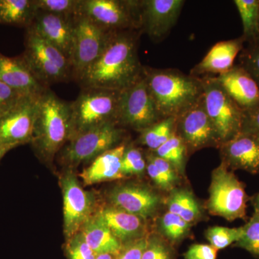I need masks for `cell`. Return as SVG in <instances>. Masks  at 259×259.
Returning <instances> with one entry per match:
<instances>
[{
	"instance_id": "obj_1",
	"label": "cell",
	"mask_w": 259,
	"mask_h": 259,
	"mask_svg": "<svg viewBox=\"0 0 259 259\" xmlns=\"http://www.w3.org/2000/svg\"><path fill=\"white\" fill-rule=\"evenodd\" d=\"M134 30L114 31L96 61L78 83L82 88H97L123 91L144 75L138 54V36Z\"/></svg>"
},
{
	"instance_id": "obj_2",
	"label": "cell",
	"mask_w": 259,
	"mask_h": 259,
	"mask_svg": "<svg viewBox=\"0 0 259 259\" xmlns=\"http://www.w3.org/2000/svg\"><path fill=\"white\" fill-rule=\"evenodd\" d=\"M144 76L162 119L178 117L203 95L200 79L180 71L144 67Z\"/></svg>"
},
{
	"instance_id": "obj_3",
	"label": "cell",
	"mask_w": 259,
	"mask_h": 259,
	"mask_svg": "<svg viewBox=\"0 0 259 259\" xmlns=\"http://www.w3.org/2000/svg\"><path fill=\"white\" fill-rule=\"evenodd\" d=\"M70 134V103L63 101L49 89L40 98L30 142L42 158L51 161L69 141Z\"/></svg>"
},
{
	"instance_id": "obj_4",
	"label": "cell",
	"mask_w": 259,
	"mask_h": 259,
	"mask_svg": "<svg viewBox=\"0 0 259 259\" xmlns=\"http://www.w3.org/2000/svg\"><path fill=\"white\" fill-rule=\"evenodd\" d=\"M121 93L122 91L107 89L82 88L79 97L70 103L69 140L100 126L109 123L116 125Z\"/></svg>"
},
{
	"instance_id": "obj_5",
	"label": "cell",
	"mask_w": 259,
	"mask_h": 259,
	"mask_svg": "<svg viewBox=\"0 0 259 259\" xmlns=\"http://www.w3.org/2000/svg\"><path fill=\"white\" fill-rule=\"evenodd\" d=\"M25 50L20 56L35 77L44 86L64 82L72 78L71 62L57 48L27 28Z\"/></svg>"
},
{
	"instance_id": "obj_6",
	"label": "cell",
	"mask_w": 259,
	"mask_h": 259,
	"mask_svg": "<svg viewBox=\"0 0 259 259\" xmlns=\"http://www.w3.org/2000/svg\"><path fill=\"white\" fill-rule=\"evenodd\" d=\"M207 202L209 212L228 221L246 220L248 196L234 172L221 163L212 171Z\"/></svg>"
},
{
	"instance_id": "obj_7",
	"label": "cell",
	"mask_w": 259,
	"mask_h": 259,
	"mask_svg": "<svg viewBox=\"0 0 259 259\" xmlns=\"http://www.w3.org/2000/svg\"><path fill=\"white\" fill-rule=\"evenodd\" d=\"M206 111L220 146L241 132L244 112L223 90L214 77L200 79Z\"/></svg>"
},
{
	"instance_id": "obj_8",
	"label": "cell",
	"mask_w": 259,
	"mask_h": 259,
	"mask_svg": "<svg viewBox=\"0 0 259 259\" xmlns=\"http://www.w3.org/2000/svg\"><path fill=\"white\" fill-rule=\"evenodd\" d=\"M76 15L109 31L141 28V1L79 0Z\"/></svg>"
},
{
	"instance_id": "obj_9",
	"label": "cell",
	"mask_w": 259,
	"mask_h": 259,
	"mask_svg": "<svg viewBox=\"0 0 259 259\" xmlns=\"http://www.w3.org/2000/svg\"><path fill=\"white\" fill-rule=\"evenodd\" d=\"M112 32L98 26L85 17L75 15L70 61L72 78L77 82L102 54Z\"/></svg>"
},
{
	"instance_id": "obj_10",
	"label": "cell",
	"mask_w": 259,
	"mask_h": 259,
	"mask_svg": "<svg viewBox=\"0 0 259 259\" xmlns=\"http://www.w3.org/2000/svg\"><path fill=\"white\" fill-rule=\"evenodd\" d=\"M161 120L144 72L141 79L122 91L116 125L143 131Z\"/></svg>"
},
{
	"instance_id": "obj_11",
	"label": "cell",
	"mask_w": 259,
	"mask_h": 259,
	"mask_svg": "<svg viewBox=\"0 0 259 259\" xmlns=\"http://www.w3.org/2000/svg\"><path fill=\"white\" fill-rule=\"evenodd\" d=\"M122 130L114 123L106 124L87 131L69 140L61 154V160L69 166H77L117 146Z\"/></svg>"
},
{
	"instance_id": "obj_12",
	"label": "cell",
	"mask_w": 259,
	"mask_h": 259,
	"mask_svg": "<svg viewBox=\"0 0 259 259\" xmlns=\"http://www.w3.org/2000/svg\"><path fill=\"white\" fill-rule=\"evenodd\" d=\"M41 96H23L0 117L1 146L13 148L31 141Z\"/></svg>"
},
{
	"instance_id": "obj_13",
	"label": "cell",
	"mask_w": 259,
	"mask_h": 259,
	"mask_svg": "<svg viewBox=\"0 0 259 259\" xmlns=\"http://www.w3.org/2000/svg\"><path fill=\"white\" fill-rule=\"evenodd\" d=\"M60 182L64 198V233L68 240L79 233L83 225L93 217L95 198L83 190L71 171L65 172Z\"/></svg>"
},
{
	"instance_id": "obj_14",
	"label": "cell",
	"mask_w": 259,
	"mask_h": 259,
	"mask_svg": "<svg viewBox=\"0 0 259 259\" xmlns=\"http://www.w3.org/2000/svg\"><path fill=\"white\" fill-rule=\"evenodd\" d=\"M175 132L187 149L197 151L210 146L219 147L217 135L204 106L203 95L177 117Z\"/></svg>"
},
{
	"instance_id": "obj_15",
	"label": "cell",
	"mask_w": 259,
	"mask_h": 259,
	"mask_svg": "<svg viewBox=\"0 0 259 259\" xmlns=\"http://www.w3.org/2000/svg\"><path fill=\"white\" fill-rule=\"evenodd\" d=\"M183 0H146L141 1V28L153 40H161L175 26Z\"/></svg>"
},
{
	"instance_id": "obj_16",
	"label": "cell",
	"mask_w": 259,
	"mask_h": 259,
	"mask_svg": "<svg viewBox=\"0 0 259 259\" xmlns=\"http://www.w3.org/2000/svg\"><path fill=\"white\" fill-rule=\"evenodd\" d=\"M74 18L36 10L31 24L27 28L31 29L57 48L70 61L74 37Z\"/></svg>"
},
{
	"instance_id": "obj_17",
	"label": "cell",
	"mask_w": 259,
	"mask_h": 259,
	"mask_svg": "<svg viewBox=\"0 0 259 259\" xmlns=\"http://www.w3.org/2000/svg\"><path fill=\"white\" fill-rule=\"evenodd\" d=\"M219 147L222 162L230 169L259 174V138L257 136L241 131Z\"/></svg>"
},
{
	"instance_id": "obj_18",
	"label": "cell",
	"mask_w": 259,
	"mask_h": 259,
	"mask_svg": "<svg viewBox=\"0 0 259 259\" xmlns=\"http://www.w3.org/2000/svg\"><path fill=\"white\" fill-rule=\"evenodd\" d=\"M112 206L146 219L156 213L161 199L157 193L144 186L123 185L110 194Z\"/></svg>"
},
{
	"instance_id": "obj_19",
	"label": "cell",
	"mask_w": 259,
	"mask_h": 259,
	"mask_svg": "<svg viewBox=\"0 0 259 259\" xmlns=\"http://www.w3.org/2000/svg\"><path fill=\"white\" fill-rule=\"evenodd\" d=\"M214 78L243 112L259 107V87L239 64Z\"/></svg>"
},
{
	"instance_id": "obj_20",
	"label": "cell",
	"mask_w": 259,
	"mask_h": 259,
	"mask_svg": "<svg viewBox=\"0 0 259 259\" xmlns=\"http://www.w3.org/2000/svg\"><path fill=\"white\" fill-rule=\"evenodd\" d=\"M0 81L23 96H39L49 89L38 81L20 56L0 54Z\"/></svg>"
},
{
	"instance_id": "obj_21",
	"label": "cell",
	"mask_w": 259,
	"mask_h": 259,
	"mask_svg": "<svg viewBox=\"0 0 259 259\" xmlns=\"http://www.w3.org/2000/svg\"><path fill=\"white\" fill-rule=\"evenodd\" d=\"M95 217L105 224L122 245L146 237L144 218L114 206L100 209Z\"/></svg>"
},
{
	"instance_id": "obj_22",
	"label": "cell",
	"mask_w": 259,
	"mask_h": 259,
	"mask_svg": "<svg viewBox=\"0 0 259 259\" xmlns=\"http://www.w3.org/2000/svg\"><path fill=\"white\" fill-rule=\"evenodd\" d=\"M245 42L243 36L217 42L195 66L192 74L220 75L229 71L234 66V61L243 50Z\"/></svg>"
},
{
	"instance_id": "obj_23",
	"label": "cell",
	"mask_w": 259,
	"mask_h": 259,
	"mask_svg": "<svg viewBox=\"0 0 259 259\" xmlns=\"http://www.w3.org/2000/svg\"><path fill=\"white\" fill-rule=\"evenodd\" d=\"M125 150V145H118L97 156L81 174L84 185H91L123 177L121 172V160Z\"/></svg>"
},
{
	"instance_id": "obj_24",
	"label": "cell",
	"mask_w": 259,
	"mask_h": 259,
	"mask_svg": "<svg viewBox=\"0 0 259 259\" xmlns=\"http://www.w3.org/2000/svg\"><path fill=\"white\" fill-rule=\"evenodd\" d=\"M80 233L95 254L117 255L122 244L105 224L93 215L81 227Z\"/></svg>"
},
{
	"instance_id": "obj_25",
	"label": "cell",
	"mask_w": 259,
	"mask_h": 259,
	"mask_svg": "<svg viewBox=\"0 0 259 259\" xmlns=\"http://www.w3.org/2000/svg\"><path fill=\"white\" fill-rule=\"evenodd\" d=\"M35 12L34 0H0V23L28 28Z\"/></svg>"
},
{
	"instance_id": "obj_26",
	"label": "cell",
	"mask_w": 259,
	"mask_h": 259,
	"mask_svg": "<svg viewBox=\"0 0 259 259\" xmlns=\"http://www.w3.org/2000/svg\"><path fill=\"white\" fill-rule=\"evenodd\" d=\"M167 206L168 212L177 214L190 225L202 217V209L198 202L188 190H172Z\"/></svg>"
},
{
	"instance_id": "obj_27",
	"label": "cell",
	"mask_w": 259,
	"mask_h": 259,
	"mask_svg": "<svg viewBox=\"0 0 259 259\" xmlns=\"http://www.w3.org/2000/svg\"><path fill=\"white\" fill-rule=\"evenodd\" d=\"M234 4L243 24L242 36L248 44L256 42L259 31V0H235Z\"/></svg>"
},
{
	"instance_id": "obj_28",
	"label": "cell",
	"mask_w": 259,
	"mask_h": 259,
	"mask_svg": "<svg viewBox=\"0 0 259 259\" xmlns=\"http://www.w3.org/2000/svg\"><path fill=\"white\" fill-rule=\"evenodd\" d=\"M176 122L177 117H167L145 129L141 136V144L153 151H156L175 132Z\"/></svg>"
},
{
	"instance_id": "obj_29",
	"label": "cell",
	"mask_w": 259,
	"mask_h": 259,
	"mask_svg": "<svg viewBox=\"0 0 259 259\" xmlns=\"http://www.w3.org/2000/svg\"><path fill=\"white\" fill-rule=\"evenodd\" d=\"M187 151L185 143L175 132L166 143L154 151V153L171 164L177 173L183 174L185 168Z\"/></svg>"
},
{
	"instance_id": "obj_30",
	"label": "cell",
	"mask_w": 259,
	"mask_h": 259,
	"mask_svg": "<svg viewBox=\"0 0 259 259\" xmlns=\"http://www.w3.org/2000/svg\"><path fill=\"white\" fill-rule=\"evenodd\" d=\"M243 234L235 243L238 248H243L255 258H259V209L254 212L248 222L243 226Z\"/></svg>"
},
{
	"instance_id": "obj_31",
	"label": "cell",
	"mask_w": 259,
	"mask_h": 259,
	"mask_svg": "<svg viewBox=\"0 0 259 259\" xmlns=\"http://www.w3.org/2000/svg\"><path fill=\"white\" fill-rule=\"evenodd\" d=\"M191 225L180 216L167 212L160 221V228L166 239L177 243L185 238L190 232Z\"/></svg>"
},
{
	"instance_id": "obj_32",
	"label": "cell",
	"mask_w": 259,
	"mask_h": 259,
	"mask_svg": "<svg viewBox=\"0 0 259 259\" xmlns=\"http://www.w3.org/2000/svg\"><path fill=\"white\" fill-rule=\"evenodd\" d=\"M243 231V226L239 228L214 226L206 231L205 237L209 245L218 250L235 244L241 238Z\"/></svg>"
},
{
	"instance_id": "obj_33",
	"label": "cell",
	"mask_w": 259,
	"mask_h": 259,
	"mask_svg": "<svg viewBox=\"0 0 259 259\" xmlns=\"http://www.w3.org/2000/svg\"><path fill=\"white\" fill-rule=\"evenodd\" d=\"M34 4L39 11L74 18L77 14L79 0H34Z\"/></svg>"
},
{
	"instance_id": "obj_34",
	"label": "cell",
	"mask_w": 259,
	"mask_h": 259,
	"mask_svg": "<svg viewBox=\"0 0 259 259\" xmlns=\"http://www.w3.org/2000/svg\"><path fill=\"white\" fill-rule=\"evenodd\" d=\"M141 259H175L173 248L158 236L148 237L146 249Z\"/></svg>"
},
{
	"instance_id": "obj_35",
	"label": "cell",
	"mask_w": 259,
	"mask_h": 259,
	"mask_svg": "<svg viewBox=\"0 0 259 259\" xmlns=\"http://www.w3.org/2000/svg\"><path fill=\"white\" fill-rule=\"evenodd\" d=\"M239 65L252 76L259 87V44H248L240 53Z\"/></svg>"
},
{
	"instance_id": "obj_36",
	"label": "cell",
	"mask_w": 259,
	"mask_h": 259,
	"mask_svg": "<svg viewBox=\"0 0 259 259\" xmlns=\"http://www.w3.org/2000/svg\"><path fill=\"white\" fill-rule=\"evenodd\" d=\"M146 168V163L139 149L131 148L125 150L121 160V172L126 175H140Z\"/></svg>"
},
{
	"instance_id": "obj_37",
	"label": "cell",
	"mask_w": 259,
	"mask_h": 259,
	"mask_svg": "<svg viewBox=\"0 0 259 259\" xmlns=\"http://www.w3.org/2000/svg\"><path fill=\"white\" fill-rule=\"evenodd\" d=\"M66 253L69 259H95L97 256L80 232L67 240Z\"/></svg>"
},
{
	"instance_id": "obj_38",
	"label": "cell",
	"mask_w": 259,
	"mask_h": 259,
	"mask_svg": "<svg viewBox=\"0 0 259 259\" xmlns=\"http://www.w3.org/2000/svg\"><path fill=\"white\" fill-rule=\"evenodd\" d=\"M148 240V237L146 236L122 245L120 251L116 255V259H141Z\"/></svg>"
},
{
	"instance_id": "obj_39",
	"label": "cell",
	"mask_w": 259,
	"mask_h": 259,
	"mask_svg": "<svg viewBox=\"0 0 259 259\" xmlns=\"http://www.w3.org/2000/svg\"><path fill=\"white\" fill-rule=\"evenodd\" d=\"M23 97L0 81V117L9 111Z\"/></svg>"
},
{
	"instance_id": "obj_40",
	"label": "cell",
	"mask_w": 259,
	"mask_h": 259,
	"mask_svg": "<svg viewBox=\"0 0 259 259\" xmlns=\"http://www.w3.org/2000/svg\"><path fill=\"white\" fill-rule=\"evenodd\" d=\"M148 160L152 162L161 175L164 177L165 180L167 181L168 184L171 185L172 188L175 189V186L176 185L177 180H178V173L171 164H170L166 160L158 157L155 153L149 155L148 156Z\"/></svg>"
},
{
	"instance_id": "obj_41",
	"label": "cell",
	"mask_w": 259,
	"mask_h": 259,
	"mask_svg": "<svg viewBox=\"0 0 259 259\" xmlns=\"http://www.w3.org/2000/svg\"><path fill=\"white\" fill-rule=\"evenodd\" d=\"M218 250L209 244L195 243L184 254L185 259H216Z\"/></svg>"
},
{
	"instance_id": "obj_42",
	"label": "cell",
	"mask_w": 259,
	"mask_h": 259,
	"mask_svg": "<svg viewBox=\"0 0 259 259\" xmlns=\"http://www.w3.org/2000/svg\"><path fill=\"white\" fill-rule=\"evenodd\" d=\"M241 131L259 138V107L244 112Z\"/></svg>"
},
{
	"instance_id": "obj_43",
	"label": "cell",
	"mask_w": 259,
	"mask_h": 259,
	"mask_svg": "<svg viewBox=\"0 0 259 259\" xmlns=\"http://www.w3.org/2000/svg\"><path fill=\"white\" fill-rule=\"evenodd\" d=\"M146 171L148 172V176L154 182L155 185H157L160 189L165 191L174 190L171 185L167 182L161 172L158 169L157 167L149 160H148V163L146 164Z\"/></svg>"
},
{
	"instance_id": "obj_44",
	"label": "cell",
	"mask_w": 259,
	"mask_h": 259,
	"mask_svg": "<svg viewBox=\"0 0 259 259\" xmlns=\"http://www.w3.org/2000/svg\"><path fill=\"white\" fill-rule=\"evenodd\" d=\"M116 255L115 254H111V253H102V254L97 255L95 259H116Z\"/></svg>"
},
{
	"instance_id": "obj_45",
	"label": "cell",
	"mask_w": 259,
	"mask_h": 259,
	"mask_svg": "<svg viewBox=\"0 0 259 259\" xmlns=\"http://www.w3.org/2000/svg\"><path fill=\"white\" fill-rule=\"evenodd\" d=\"M12 148H13L9 147V146H1V145H0V160H1L2 158H3L10 150H11Z\"/></svg>"
},
{
	"instance_id": "obj_46",
	"label": "cell",
	"mask_w": 259,
	"mask_h": 259,
	"mask_svg": "<svg viewBox=\"0 0 259 259\" xmlns=\"http://www.w3.org/2000/svg\"><path fill=\"white\" fill-rule=\"evenodd\" d=\"M253 207H254V209H259V192L255 196L254 198H253Z\"/></svg>"
},
{
	"instance_id": "obj_47",
	"label": "cell",
	"mask_w": 259,
	"mask_h": 259,
	"mask_svg": "<svg viewBox=\"0 0 259 259\" xmlns=\"http://www.w3.org/2000/svg\"><path fill=\"white\" fill-rule=\"evenodd\" d=\"M256 42H258V44H259V31H258V41H257Z\"/></svg>"
}]
</instances>
